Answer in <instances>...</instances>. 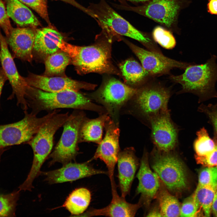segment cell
<instances>
[{
  "instance_id": "cell-1",
  "label": "cell",
  "mask_w": 217,
  "mask_h": 217,
  "mask_svg": "<svg viewBox=\"0 0 217 217\" xmlns=\"http://www.w3.org/2000/svg\"><path fill=\"white\" fill-rule=\"evenodd\" d=\"M26 99L31 112L36 115L42 111L64 108L93 111L99 115L107 113L102 105L94 103L87 97L74 90L51 92L31 86L27 92Z\"/></svg>"
},
{
  "instance_id": "cell-2",
  "label": "cell",
  "mask_w": 217,
  "mask_h": 217,
  "mask_svg": "<svg viewBox=\"0 0 217 217\" xmlns=\"http://www.w3.org/2000/svg\"><path fill=\"white\" fill-rule=\"evenodd\" d=\"M171 92L157 85H147L137 89L132 97L122 108L121 113L131 115L149 127L151 121L169 109Z\"/></svg>"
},
{
  "instance_id": "cell-3",
  "label": "cell",
  "mask_w": 217,
  "mask_h": 217,
  "mask_svg": "<svg viewBox=\"0 0 217 217\" xmlns=\"http://www.w3.org/2000/svg\"><path fill=\"white\" fill-rule=\"evenodd\" d=\"M217 56L211 55L204 63L190 64L184 73L178 75H172L171 79L181 84L182 92L192 93L199 98V102L217 98L215 85L217 81Z\"/></svg>"
},
{
  "instance_id": "cell-4",
  "label": "cell",
  "mask_w": 217,
  "mask_h": 217,
  "mask_svg": "<svg viewBox=\"0 0 217 217\" xmlns=\"http://www.w3.org/2000/svg\"><path fill=\"white\" fill-rule=\"evenodd\" d=\"M58 46L60 50L68 54L71 62L79 73L117 72L111 63L109 51L105 46H78L68 43L64 39Z\"/></svg>"
},
{
  "instance_id": "cell-5",
  "label": "cell",
  "mask_w": 217,
  "mask_h": 217,
  "mask_svg": "<svg viewBox=\"0 0 217 217\" xmlns=\"http://www.w3.org/2000/svg\"><path fill=\"white\" fill-rule=\"evenodd\" d=\"M103 30L128 37L139 41L152 51L160 52L153 38L134 27L119 14L105 0L92 4L88 8Z\"/></svg>"
},
{
  "instance_id": "cell-6",
  "label": "cell",
  "mask_w": 217,
  "mask_h": 217,
  "mask_svg": "<svg viewBox=\"0 0 217 217\" xmlns=\"http://www.w3.org/2000/svg\"><path fill=\"white\" fill-rule=\"evenodd\" d=\"M58 113L46 122L27 143L30 146L33 153L32 165L28 175L31 179H35L40 174L41 166L52 148L54 135L63 126L69 115L68 112Z\"/></svg>"
},
{
  "instance_id": "cell-7",
  "label": "cell",
  "mask_w": 217,
  "mask_h": 217,
  "mask_svg": "<svg viewBox=\"0 0 217 217\" xmlns=\"http://www.w3.org/2000/svg\"><path fill=\"white\" fill-rule=\"evenodd\" d=\"M171 151L155 149L153 152L152 167L168 190L179 193L187 188V173L182 161Z\"/></svg>"
},
{
  "instance_id": "cell-8",
  "label": "cell",
  "mask_w": 217,
  "mask_h": 217,
  "mask_svg": "<svg viewBox=\"0 0 217 217\" xmlns=\"http://www.w3.org/2000/svg\"><path fill=\"white\" fill-rule=\"evenodd\" d=\"M83 110H77L69 115L63 125L60 139L53 151L49 155V165L59 162L63 165L75 161L79 154L78 143L81 124L86 117Z\"/></svg>"
},
{
  "instance_id": "cell-9",
  "label": "cell",
  "mask_w": 217,
  "mask_h": 217,
  "mask_svg": "<svg viewBox=\"0 0 217 217\" xmlns=\"http://www.w3.org/2000/svg\"><path fill=\"white\" fill-rule=\"evenodd\" d=\"M24 116L17 122L0 124V148L27 143L37 133L40 127L56 113L54 110L38 117L31 112L24 111Z\"/></svg>"
},
{
  "instance_id": "cell-10",
  "label": "cell",
  "mask_w": 217,
  "mask_h": 217,
  "mask_svg": "<svg viewBox=\"0 0 217 217\" xmlns=\"http://www.w3.org/2000/svg\"><path fill=\"white\" fill-rule=\"evenodd\" d=\"M137 89L112 78L90 96L91 99L101 105L112 120L119 126L121 110L134 95Z\"/></svg>"
},
{
  "instance_id": "cell-11",
  "label": "cell",
  "mask_w": 217,
  "mask_h": 217,
  "mask_svg": "<svg viewBox=\"0 0 217 217\" xmlns=\"http://www.w3.org/2000/svg\"><path fill=\"white\" fill-rule=\"evenodd\" d=\"M188 4L186 0H149L140 6L119 7L137 13L174 30L177 29L180 12Z\"/></svg>"
},
{
  "instance_id": "cell-12",
  "label": "cell",
  "mask_w": 217,
  "mask_h": 217,
  "mask_svg": "<svg viewBox=\"0 0 217 217\" xmlns=\"http://www.w3.org/2000/svg\"><path fill=\"white\" fill-rule=\"evenodd\" d=\"M0 61L12 88V93L8 99H12L15 96L17 105L24 111H27L28 106L26 96L27 90L30 86L27 84L24 77L19 73L14 58L9 51L6 38L0 31Z\"/></svg>"
},
{
  "instance_id": "cell-13",
  "label": "cell",
  "mask_w": 217,
  "mask_h": 217,
  "mask_svg": "<svg viewBox=\"0 0 217 217\" xmlns=\"http://www.w3.org/2000/svg\"><path fill=\"white\" fill-rule=\"evenodd\" d=\"M105 136L98 146L93 157L88 160L99 159L103 161L108 169L111 185H115L114 169L120 151L119 144L120 130L109 116L105 123Z\"/></svg>"
},
{
  "instance_id": "cell-14",
  "label": "cell",
  "mask_w": 217,
  "mask_h": 217,
  "mask_svg": "<svg viewBox=\"0 0 217 217\" xmlns=\"http://www.w3.org/2000/svg\"><path fill=\"white\" fill-rule=\"evenodd\" d=\"M149 127L152 141L158 150L172 151L178 145L179 129L172 120L169 110L152 120Z\"/></svg>"
},
{
  "instance_id": "cell-15",
  "label": "cell",
  "mask_w": 217,
  "mask_h": 217,
  "mask_svg": "<svg viewBox=\"0 0 217 217\" xmlns=\"http://www.w3.org/2000/svg\"><path fill=\"white\" fill-rule=\"evenodd\" d=\"M131 50L140 61L143 67L149 75L166 73L171 69L178 68L185 69L190 64L168 58L161 53L146 50L127 42Z\"/></svg>"
},
{
  "instance_id": "cell-16",
  "label": "cell",
  "mask_w": 217,
  "mask_h": 217,
  "mask_svg": "<svg viewBox=\"0 0 217 217\" xmlns=\"http://www.w3.org/2000/svg\"><path fill=\"white\" fill-rule=\"evenodd\" d=\"M88 161L82 163L69 162L61 168L48 171H41L46 177L45 180L50 184L72 181L96 175H108V171L96 169Z\"/></svg>"
},
{
  "instance_id": "cell-17",
  "label": "cell",
  "mask_w": 217,
  "mask_h": 217,
  "mask_svg": "<svg viewBox=\"0 0 217 217\" xmlns=\"http://www.w3.org/2000/svg\"><path fill=\"white\" fill-rule=\"evenodd\" d=\"M25 80L29 86L42 90L55 92L66 90L78 91L92 90L94 85L77 81L66 77L47 76L30 73Z\"/></svg>"
},
{
  "instance_id": "cell-18",
  "label": "cell",
  "mask_w": 217,
  "mask_h": 217,
  "mask_svg": "<svg viewBox=\"0 0 217 217\" xmlns=\"http://www.w3.org/2000/svg\"><path fill=\"white\" fill-rule=\"evenodd\" d=\"M36 31L29 27L12 28L5 38L13 58L31 61Z\"/></svg>"
},
{
  "instance_id": "cell-19",
  "label": "cell",
  "mask_w": 217,
  "mask_h": 217,
  "mask_svg": "<svg viewBox=\"0 0 217 217\" xmlns=\"http://www.w3.org/2000/svg\"><path fill=\"white\" fill-rule=\"evenodd\" d=\"M133 147L120 151L118 158V178L121 196L125 198L130 193L138 162Z\"/></svg>"
},
{
  "instance_id": "cell-20",
  "label": "cell",
  "mask_w": 217,
  "mask_h": 217,
  "mask_svg": "<svg viewBox=\"0 0 217 217\" xmlns=\"http://www.w3.org/2000/svg\"><path fill=\"white\" fill-rule=\"evenodd\" d=\"M112 200L107 206L99 209L91 208L78 216H134L140 205L127 202L125 198L118 195L117 188L112 189Z\"/></svg>"
},
{
  "instance_id": "cell-21",
  "label": "cell",
  "mask_w": 217,
  "mask_h": 217,
  "mask_svg": "<svg viewBox=\"0 0 217 217\" xmlns=\"http://www.w3.org/2000/svg\"><path fill=\"white\" fill-rule=\"evenodd\" d=\"M137 177L139 184L137 191L147 199L150 200L156 195L160 187L159 178L150 168L147 152L145 150Z\"/></svg>"
},
{
  "instance_id": "cell-22",
  "label": "cell",
  "mask_w": 217,
  "mask_h": 217,
  "mask_svg": "<svg viewBox=\"0 0 217 217\" xmlns=\"http://www.w3.org/2000/svg\"><path fill=\"white\" fill-rule=\"evenodd\" d=\"M63 40V36L55 30L41 28L36 31L33 49L40 54L49 55L60 49L58 45Z\"/></svg>"
},
{
  "instance_id": "cell-23",
  "label": "cell",
  "mask_w": 217,
  "mask_h": 217,
  "mask_svg": "<svg viewBox=\"0 0 217 217\" xmlns=\"http://www.w3.org/2000/svg\"><path fill=\"white\" fill-rule=\"evenodd\" d=\"M109 117L107 113L99 115L97 118L89 119L86 117L80 128L79 142H93L99 144L102 140L103 130Z\"/></svg>"
},
{
  "instance_id": "cell-24",
  "label": "cell",
  "mask_w": 217,
  "mask_h": 217,
  "mask_svg": "<svg viewBox=\"0 0 217 217\" xmlns=\"http://www.w3.org/2000/svg\"><path fill=\"white\" fill-rule=\"evenodd\" d=\"M8 15L21 26L33 27L40 25L39 21L31 11L19 0H6Z\"/></svg>"
},
{
  "instance_id": "cell-25",
  "label": "cell",
  "mask_w": 217,
  "mask_h": 217,
  "mask_svg": "<svg viewBox=\"0 0 217 217\" xmlns=\"http://www.w3.org/2000/svg\"><path fill=\"white\" fill-rule=\"evenodd\" d=\"M91 199L90 191L84 187L73 190L69 195L62 206L72 215L78 216L82 214L89 206Z\"/></svg>"
},
{
  "instance_id": "cell-26",
  "label": "cell",
  "mask_w": 217,
  "mask_h": 217,
  "mask_svg": "<svg viewBox=\"0 0 217 217\" xmlns=\"http://www.w3.org/2000/svg\"><path fill=\"white\" fill-rule=\"evenodd\" d=\"M70 62L68 54L61 50L49 55L45 61L44 75L51 76L62 74Z\"/></svg>"
},
{
  "instance_id": "cell-27",
  "label": "cell",
  "mask_w": 217,
  "mask_h": 217,
  "mask_svg": "<svg viewBox=\"0 0 217 217\" xmlns=\"http://www.w3.org/2000/svg\"><path fill=\"white\" fill-rule=\"evenodd\" d=\"M156 195L162 216H180L181 206L176 197L160 187Z\"/></svg>"
},
{
  "instance_id": "cell-28",
  "label": "cell",
  "mask_w": 217,
  "mask_h": 217,
  "mask_svg": "<svg viewBox=\"0 0 217 217\" xmlns=\"http://www.w3.org/2000/svg\"><path fill=\"white\" fill-rule=\"evenodd\" d=\"M120 68L126 81L130 84L140 83L149 75L142 65L134 60L125 61L120 64Z\"/></svg>"
},
{
  "instance_id": "cell-29",
  "label": "cell",
  "mask_w": 217,
  "mask_h": 217,
  "mask_svg": "<svg viewBox=\"0 0 217 217\" xmlns=\"http://www.w3.org/2000/svg\"><path fill=\"white\" fill-rule=\"evenodd\" d=\"M217 189L210 186L198 185L193 194L195 200L206 217L210 216L212 204Z\"/></svg>"
},
{
  "instance_id": "cell-30",
  "label": "cell",
  "mask_w": 217,
  "mask_h": 217,
  "mask_svg": "<svg viewBox=\"0 0 217 217\" xmlns=\"http://www.w3.org/2000/svg\"><path fill=\"white\" fill-rule=\"evenodd\" d=\"M197 138L193 143L195 152V156H205L212 151L215 148L216 143L209 137L207 131L204 127L197 132Z\"/></svg>"
},
{
  "instance_id": "cell-31",
  "label": "cell",
  "mask_w": 217,
  "mask_h": 217,
  "mask_svg": "<svg viewBox=\"0 0 217 217\" xmlns=\"http://www.w3.org/2000/svg\"><path fill=\"white\" fill-rule=\"evenodd\" d=\"M20 191L0 196V217H14Z\"/></svg>"
},
{
  "instance_id": "cell-32",
  "label": "cell",
  "mask_w": 217,
  "mask_h": 217,
  "mask_svg": "<svg viewBox=\"0 0 217 217\" xmlns=\"http://www.w3.org/2000/svg\"><path fill=\"white\" fill-rule=\"evenodd\" d=\"M152 37L155 42L166 49H171L176 45L175 39L171 32L161 27L155 28L152 32Z\"/></svg>"
},
{
  "instance_id": "cell-33",
  "label": "cell",
  "mask_w": 217,
  "mask_h": 217,
  "mask_svg": "<svg viewBox=\"0 0 217 217\" xmlns=\"http://www.w3.org/2000/svg\"><path fill=\"white\" fill-rule=\"evenodd\" d=\"M198 185L217 188V166L206 167L200 172Z\"/></svg>"
},
{
  "instance_id": "cell-34",
  "label": "cell",
  "mask_w": 217,
  "mask_h": 217,
  "mask_svg": "<svg viewBox=\"0 0 217 217\" xmlns=\"http://www.w3.org/2000/svg\"><path fill=\"white\" fill-rule=\"evenodd\" d=\"M34 10L49 25H51L48 13L47 0H19Z\"/></svg>"
},
{
  "instance_id": "cell-35",
  "label": "cell",
  "mask_w": 217,
  "mask_h": 217,
  "mask_svg": "<svg viewBox=\"0 0 217 217\" xmlns=\"http://www.w3.org/2000/svg\"><path fill=\"white\" fill-rule=\"evenodd\" d=\"M200 209L193 194L186 198L181 206L180 216H197Z\"/></svg>"
},
{
  "instance_id": "cell-36",
  "label": "cell",
  "mask_w": 217,
  "mask_h": 217,
  "mask_svg": "<svg viewBox=\"0 0 217 217\" xmlns=\"http://www.w3.org/2000/svg\"><path fill=\"white\" fill-rule=\"evenodd\" d=\"M198 110L204 113L208 118L213 129V140L217 143V104L207 105L202 104L199 107Z\"/></svg>"
},
{
  "instance_id": "cell-37",
  "label": "cell",
  "mask_w": 217,
  "mask_h": 217,
  "mask_svg": "<svg viewBox=\"0 0 217 217\" xmlns=\"http://www.w3.org/2000/svg\"><path fill=\"white\" fill-rule=\"evenodd\" d=\"M215 149L207 154L202 156H195L197 162L206 167L217 166V143Z\"/></svg>"
},
{
  "instance_id": "cell-38",
  "label": "cell",
  "mask_w": 217,
  "mask_h": 217,
  "mask_svg": "<svg viewBox=\"0 0 217 217\" xmlns=\"http://www.w3.org/2000/svg\"><path fill=\"white\" fill-rule=\"evenodd\" d=\"M0 26L2 28L6 36L12 29L6 10L2 0H0Z\"/></svg>"
},
{
  "instance_id": "cell-39",
  "label": "cell",
  "mask_w": 217,
  "mask_h": 217,
  "mask_svg": "<svg viewBox=\"0 0 217 217\" xmlns=\"http://www.w3.org/2000/svg\"><path fill=\"white\" fill-rule=\"evenodd\" d=\"M208 8L210 13L217 14V0H210L208 5Z\"/></svg>"
},
{
  "instance_id": "cell-40",
  "label": "cell",
  "mask_w": 217,
  "mask_h": 217,
  "mask_svg": "<svg viewBox=\"0 0 217 217\" xmlns=\"http://www.w3.org/2000/svg\"><path fill=\"white\" fill-rule=\"evenodd\" d=\"M65 2L70 4L78 8L81 10L83 12L87 13L88 12V8L83 6L78 2H76L75 0H57Z\"/></svg>"
},
{
  "instance_id": "cell-41",
  "label": "cell",
  "mask_w": 217,
  "mask_h": 217,
  "mask_svg": "<svg viewBox=\"0 0 217 217\" xmlns=\"http://www.w3.org/2000/svg\"><path fill=\"white\" fill-rule=\"evenodd\" d=\"M7 80L3 68L0 67V98L3 86Z\"/></svg>"
},
{
  "instance_id": "cell-42",
  "label": "cell",
  "mask_w": 217,
  "mask_h": 217,
  "mask_svg": "<svg viewBox=\"0 0 217 217\" xmlns=\"http://www.w3.org/2000/svg\"><path fill=\"white\" fill-rule=\"evenodd\" d=\"M211 211L214 216L217 217V189L216 191L213 201Z\"/></svg>"
},
{
  "instance_id": "cell-43",
  "label": "cell",
  "mask_w": 217,
  "mask_h": 217,
  "mask_svg": "<svg viewBox=\"0 0 217 217\" xmlns=\"http://www.w3.org/2000/svg\"><path fill=\"white\" fill-rule=\"evenodd\" d=\"M148 216L156 217L162 216L160 211L156 210H153L148 214Z\"/></svg>"
},
{
  "instance_id": "cell-44",
  "label": "cell",
  "mask_w": 217,
  "mask_h": 217,
  "mask_svg": "<svg viewBox=\"0 0 217 217\" xmlns=\"http://www.w3.org/2000/svg\"><path fill=\"white\" fill-rule=\"evenodd\" d=\"M7 149H8L7 147L0 148V162L2 156L4 153L7 150Z\"/></svg>"
},
{
  "instance_id": "cell-45",
  "label": "cell",
  "mask_w": 217,
  "mask_h": 217,
  "mask_svg": "<svg viewBox=\"0 0 217 217\" xmlns=\"http://www.w3.org/2000/svg\"><path fill=\"white\" fill-rule=\"evenodd\" d=\"M131 2H144L145 3L148 1L149 0H127Z\"/></svg>"
}]
</instances>
